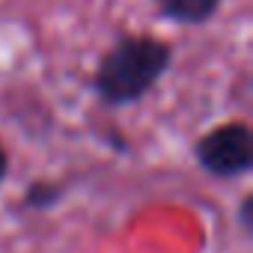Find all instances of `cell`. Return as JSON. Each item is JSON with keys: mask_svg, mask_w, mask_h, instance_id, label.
Listing matches in <instances>:
<instances>
[{"mask_svg": "<svg viewBox=\"0 0 253 253\" xmlns=\"http://www.w3.org/2000/svg\"><path fill=\"white\" fill-rule=\"evenodd\" d=\"M173 63V48L152 33L119 36L92 72V92L104 107L143 101Z\"/></svg>", "mask_w": 253, "mask_h": 253, "instance_id": "6da1fadb", "label": "cell"}, {"mask_svg": "<svg viewBox=\"0 0 253 253\" xmlns=\"http://www.w3.org/2000/svg\"><path fill=\"white\" fill-rule=\"evenodd\" d=\"M194 158L200 170L214 179H241L253 170V134L241 119L220 122L194 143Z\"/></svg>", "mask_w": 253, "mask_h": 253, "instance_id": "7a4b0ae2", "label": "cell"}, {"mask_svg": "<svg viewBox=\"0 0 253 253\" xmlns=\"http://www.w3.org/2000/svg\"><path fill=\"white\" fill-rule=\"evenodd\" d=\"M152 3L164 21L197 27V24H206L217 15L223 0H152Z\"/></svg>", "mask_w": 253, "mask_h": 253, "instance_id": "3957f363", "label": "cell"}, {"mask_svg": "<svg viewBox=\"0 0 253 253\" xmlns=\"http://www.w3.org/2000/svg\"><path fill=\"white\" fill-rule=\"evenodd\" d=\"M63 200V185L54 179H33L21 197V209L24 211H48Z\"/></svg>", "mask_w": 253, "mask_h": 253, "instance_id": "277c9868", "label": "cell"}, {"mask_svg": "<svg viewBox=\"0 0 253 253\" xmlns=\"http://www.w3.org/2000/svg\"><path fill=\"white\" fill-rule=\"evenodd\" d=\"M238 223H241V229H244L247 235L253 232V197H250V194L241 197V206H238Z\"/></svg>", "mask_w": 253, "mask_h": 253, "instance_id": "5b68a950", "label": "cell"}, {"mask_svg": "<svg viewBox=\"0 0 253 253\" xmlns=\"http://www.w3.org/2000/svg\"><path fill=\"white\" fill-rule=\"evenodd\" d=\"M6 173H9V155H6V146H3V140H0V185H3Z\"/></svg>", "mask_w": 253, "mask_h": 253, "instance_id": "8992f818", "label": "cell"}]
</instances>
